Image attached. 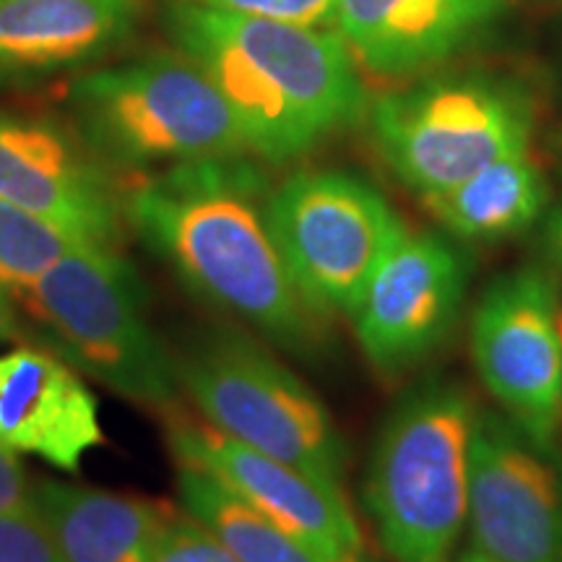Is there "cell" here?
Wrapping results in <instances>:
<instances>
[{"instance_id":"cell-1","label":"cell","mask_w":562,"mask_h":562,"mask_svg":"<svg viewBox=\"0 0 562 562\" xmlns=\"http://www.w3.org/2000/svg\"><path fill=\"white\" fill-rule=\"evenodd\" d=\"M269 188L240 157L182 161L125 195V224L182 286L297 357L323 344L269 222Z\"/></svg>"},{"instance_id":"cell-2","label":"cell","mask_w":562,"mask_h":562,"mask_svg":"<svg viewBox=\"0 0 562 562\" xmlns=\"http://www.w3.org/2000/svg\"><path fill=\"white\" fill-rule=\"evenodd\" d=\"M170 30L229 104L250 154L302 157L362 112L364 91L339 32L178 3Z\"/></svg>"},{"instance_id":"cell-3","label":"cell","mask_w":562,"mask_h":562,"mask_svg":"<svg viewBox=\"0 0 562 562\" xmlns=\"http://www.w3.org/2000/svg\"><path fill=\"white\" fill-rule=\"evenodd\" d=\"M16 302L83 378L149 409L178 406V357L154 326L146 281L117 248L74 243Z\"/></svg>"},{"instance_id":"cell-4","label":"cell","mask_w":562,"mask_h":562,"mask_svg":"<svg viewBox=\"0 0 562 562\" xmlns=\"http://www.w3.org/2000/svg\"><path fill=\"white\" fill-rule=\"evenodd\" d=\"M476 409L461 385L427 381L385 417L362 501L391 562H456L469 513Z\"/></svg>"},{"instance_id":"cell-5","label":"cell","mask_w":562,"mask_h":562,"mask_svg":"<svg viewBox=\"0 0 562 562\" xmlns=\"http://www.w3.org/2000/svg\"><path fill=\"white\" fill-rule=\"evenodd\" d=\"M68 108L83 149L125 170L248 151L229 104L188 55H149L81 76Z\"/></svg>"},{"instance_id":"cell-6","label":"cell","mask_w":562,"mask_h":562,"mask_svg":"<svg viewBox=\"0 0 562 562\" xmlns=\"http://www.w3.org/2000/svg\"><path fill=\"white\" fill-rule=\"evenodd\" d=\"M175 357L182 393L211 427L339 484L347 446L331 412L269 349L235 328H206Z\"/></svg>"},{"instance_id":"cell-7","label":"cell","mask_w":562,"mask_h":562,"mask_svg":"<svg viewBox=\"0 0 562 562\" xmlns=\"http://www.w3.org/2000/svg\"><path fill=\"white\" fill-rule=\"evenodd\" d=\"M531 104L490 79H438L393 91L372 108L378 151L422 199L529 149Z\"/></svg>"},{"instance_id":"cell-8","label":"cell","mask_w":562,"mask_h":562,"mask_svg":"<svg viewBox=\"0 0 562 562\" xmlns=\"http://www.w3.org/2000/svg\"><path fill=\"white\" fill-rule=\"evenodd\" d=\"M269 222L290 273L321 318L357 307L406 224L368 180L300 172L269 199Z\"/></svg>"},{"instance_id":"cell-9","label":"cell","mask_w":562,"mask_h":562,"mask_svg":"<svg viewBox=\"0 0 562 562\" xmlns=\"http://www.w3.org/2000/svg\"><path fill=\"white\" fill-rule=\"evenodd\" d=\"M472 360L490 396L539 442L562 422L558 286L533 266L508 271L484 290L472 315Z\"/></svg>"},{"instance_id":"cell-10","label":"cell","mask_w":562,"mask_h":562,"mask_svg":"<svg viewBox=\"0 0 562 562\" xmlns=\"http://www.w3.org/2000/svg\"><path fill=\"white\" fill-rule=\"evenodd\" d=\"M472 547L497 562H562V459L505 414L476 409L469 442Z\"/></svg>"},{"instance_id":"cell-11","label":"cell","mask_w":562,"mask_h":562,"mask_svg":"<svg viewBox=\"0 0 562 562\" xmlns=\"http://www.w3.org/2000/svg\"><path fill=\"white\" fill-rule=\"evenodd\" d=\"M467 281V261L451 243L432 232H398L351 311L372 368L402 375L425 362L451 336Z\"/></svg>"},{"instance_id":"cell-12","label":"cell","mask_w":562,"mask_h":562,"mask_svg":"<svg viewBox=\"0 0 562 562\" xmlns=\"http://www.w3.org/2000/svg\"><path fill=\"white\" fill-rule=\"evenodd\" d=\"M175 463L201 469L328 562H362V533L339 484L229 438L209 422L167 417Z\"/></svg>"},{"instance_id":"cell-13","label":"cell","mask_w":562,"mask_h":562,"mask_svg":"<svg viewBox=\"0 0 562 562\" xmlns=\"http://www.w3.org/2000/svg\"><path fill=\"white\" fill-rule=\"evenodd\" d=\"M0 201L70 240L121 245L125 206L87 149L50 125L0 112Z\"/></svg>"},{"instance_id":"cell-14","label":"cell","mask_w":562,"mask_h":562,"mask_svg":"<svg viewBox=\"0 0 562 562\" xmlns=\"http://www.w3.org/2000/svg\"><path fill=\"white\" fill-rule=\"evenodd\" d=\"M0 442L76 474L104 442L100 404L81 372L50 349L0 351Z\"/></svg>"},{"instance_id":"cell-15","label":"cell","mask_w":562,"mask_h":562,"mask_svg":"<svg viewBox=\"0 0 562 562\" xmlns=\"http://www.w3.org/2000/svg\"><path fill=\"white\" fill-rule=\"evenodd\" d=\"M508 0H339L336 26L351 58L378 76H409L451 58Z\"/></svg>"},{"instance_id":"cell-16","label":"cell","mask_w":562,"mask_h":562,"mask_svg":"<svg viewBox=\"0 0 562 562\" xmlns=\"http://www.w3.org/2000/svg\"><path fill=\"white\" fill-rule=\"evenodd\" d=\"M138 0H0V83L102 55L136 21Z\"/></svg>"},{"instance_id":"cell-17","label":"cell","mask_w":562,"mask_h":562,"mask_svg":"<svg viewBox=\"0 0 562 562\" xmlns=\"http://www.w3.org/2000/svg\"><path fill=\"white\" fill-rule=\"evenodd\" d=\"M32 503L66 562H154L170 513L144 497L60 480L32 482Z\"/></svg>"},{"instance_id":"cell-18","label":"cell","mask_w":562,"mask_h":562,"mask_svg":"<svg viewBox=\"0 0 562 562\" xmlns=\"http://www.w3.org/2000/svg\"><path fill=\"white\" fill-rule=\"evenodd\" d=\"M422 201L435 220L461 240L497 243L529 229L539 220L547 203V186L539 165L529 149H524Z\"/></svg>"},{"instance_id":"cell-19","label":"cell","mask_w":562,"mask_h":562,"mask_svg":"<svg viewBox=\"0 0 562 562\" xmlns=\"http://www.w3.org/2000/svg\"><path fill=\"white\" fill-rule=\"evenodd\" d=\"M182 513L216 537L235 562H328L201 469L178 463Z\"/></svg>"},{"instance_id":"cell-20","label":"cell","mask_w":562,"mask_h":562,"mask_svg":"<svg viewBox=\"0 0 562 562\" xmlns=\"http://www.w3.org/2000/svg\"><path fill=\"white\" fill-rule=\"evenodd\" d=\"M74 243L79 240L0 201V286L13 302L24 297Z\"/></svg>"},{"instance_id":"cell-21","label":"cell","mask_w":562,"mask_h":562,"mask_svg":"<svg viewBox=\"0 0 562 562\" xmlns=\"http://www.w3.org/2000/svg\"><path fill=\"white\" fill-rule=\"evenodd\" d=\"M154 562H235L211 531L188 513H167Z\"/></svg>"},{"instance_id":"cell-22","label":"cell","mask_w":562,"mask_h":562,"mask_svg":"<svg viewBox=\"0 0 562 562\" xmlns=\"http://www.w3.org/2000/svg\"><path fill=\"white\" fill-rule=\"evenodd\" d=\"M0 562H66L37 513H0Z\"/></svg>"},{"instance_id":"cell-23","label":"cell","mask_w":562,"mask_h":562,"mask_svg":"<svg viewBox=\"0 0 562 562\" xmlns=\"http://www.w3.org/2000/svg\"><path fill=\"white\" fill-rule=\"evenodd\" d=\"M193 3L243 13V16L286 21V24L326 26L336 19L339 0H193Z\"/></svg>"},{"instance_id":"cell-24","label":"cell","mask_w":562,"mask_h":562,"mask_svg":"<svg viewBox=\"0 0 562 562\" xmlns=\"http://www.w3.org/2000/svg\"><path fill=\"white\" fill-rule=\"evenodd\" d=\"M32 503V482L26 476L21 456L0 442V513H30Z\"/></svg>"},{"instance_id":"cell-25","label":"cell","mask_w":562,"mask_h":562,"mask_svg":"<svg viewBox=\"0 0 562 562\" xmlns=\"http://www.w3.org/2000/svg\"><path fill=\"white\" fill-rule=\"evenodd\" d=\"M24 323L19 318V307L9 292L0 286V347L19 341L24 336Z\"/></svg>"},{"instance_id":"cell-26","label":"cell","mask_w":562,"mask_h":562,"mask_svg":"<svg viewBox=\"0 0 562 562\" xmlns=\"http://www.w3.org/2000/svg\"><path fill=\"white\" fill-rule=\"evenodd\" d=\"M547 250L562 271V209L554 211L552 220L547 222Z\"/></svg>"},{"instance_id":"cell-27","label":"cell","mask_w":562,"mask_h":562,"mask_svg":"<svg viewBox=\"0 0 562 562\" xmlns=\"http://www.w3.org/2000/svg\"><path fill=\"white\" fill-rule=\"evenodd\" d=\"M456 562H497V560H492V558H487V554H482L480 550H474V547H469V550L456 554Z\"/></svg>"},{"instance_id":"cell-28","label":"cell","mask_w":562,"mask_h":562,"mask_svg":"<svg viewBox=\"0 0 562 562\" xmlns=\"http://www.w3.org/2000/svg\"><path fill=\"white\" fill-rule=\"evenodd\" d=\"M558 334H560V347H562V294H558Z\"/></svg>"},{"instance_id":"cell-29","label":"cell","mask_w":562,"mask_h":562,"mask_svg":"<svg viewBox=\"0 0 562 562\" xmlns=\"http://www.w3.org/2000/svg\"><path fill=\"white\" fill-rule=\"evenodd\" d=\"M362 562H372V560H364V558H362Z\"/></svg>"}]
</instances>
